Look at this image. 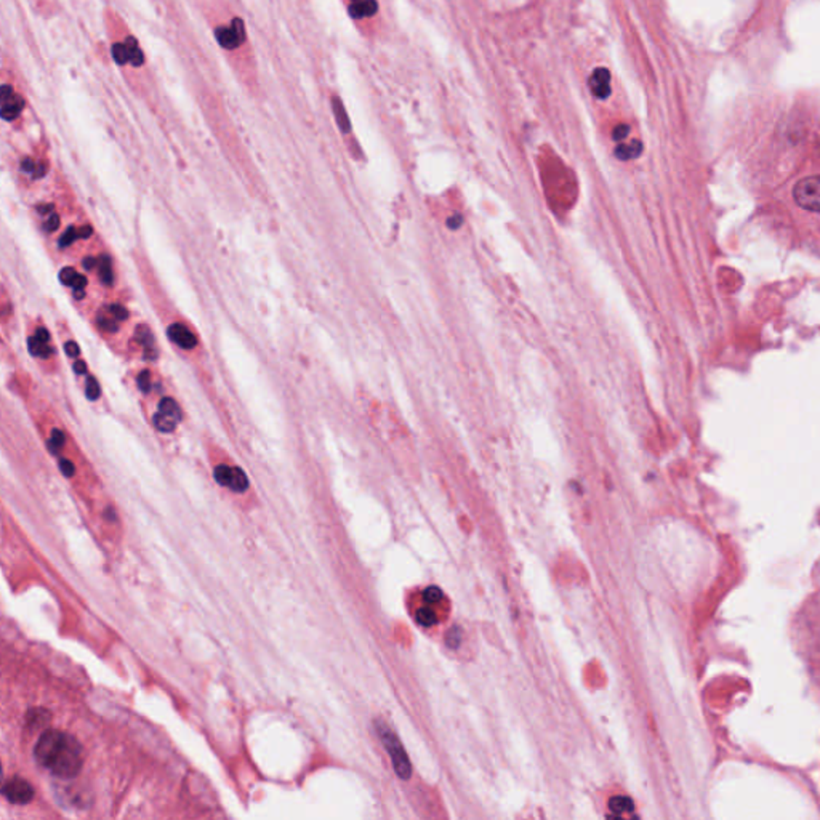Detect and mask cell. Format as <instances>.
<instances>
[{"mask_svg": "<svg viewBox=\"0 0 820 820\" xmlns=\"http://www.w3.org/2000/svg\"><path fill=\"white\" fill-rule=\"evenodd\" d=\"M205 12L212 34L222 49L223 55L226 56L228 63L233 66L237 79L245 85L249 95L258 97L260 81L245 22L233 7L230 8L226 0H212Z\"/></svg>", "mask_w": 820, "mask_h": 820, "instance_id": "1", "label": "cell"}, {"mask_svg": "<svg viewBox=\"0 0 820 820\" xmlns=\"http://www.w3.org/2000/svg\"><path fill=\"white\" fill-rule=\"evenodd\" d=\"M105 22L112 60L127 77H130L135 91H148L149 87L145 79L148 77L147 55L137 35L129 29L120 14L111 8L106 10Z\"/></svg>", "mask_w": 820, "mask_h": 820, "instance_id": "2", "label": "cell"}, {"mask_svg": "<svg viewBox=\"0 0 820 820\" xmlns=\"http://www.w3.org/2000/svg\"><path fill=\"white\" fill-rule=\"evenodd\" d=\"M37 763L60 778L76 777L84 765V751L76 737L63 730H45L35 744Z\"/></svg>", "mask_w": 820, "mask_h": 820, "instance_id": "3", "label": "cell"}, {"mask_svg": "<svg viewBox=\"0 0 820 820\" xmlns=\"http://www.w3.org/2000/svg\"><path fill=\"white\" fill-rule=\"evenodd\" d=\"M0 100H2V119L10 126H16L23 122V118L29 106L28 93L20 81L18 71L8 63L7 55L4 56Z\"/></svg>", "mask_w": 820, "mask_h": 820, "instance_id": "4", "label": "cell"}, {"mask_svg": "<svg viewBox=\"0 0 820 820\" xmlns=\"http://www.w3.org/2000/svg\"><path fill=\"white\" fill-rule=\"evenodd\" d=\"M29 353L34 358L35 362L45 368L47 372H56L58 367V356L53 345V338L43 320L35 319L29 322L28 326Z\"/></svg>", "mask_w": 820, "mask_h": 820, "instance_id": "5", "label": "cell"}, {"mask_svg": "<svg viewBox=\"0 0 820 820\" xmlns=\"http://www.w3.org/2000/svg\"><path fill=\"white\" fill-rule=\"evenodd\" d=\"M60 335L63 338V347L64 351L68 353L71 359H72V367L76 370L77 376L85 380V389H87V396L89 399H98L100 397V389H98L97 380H93L91 372H89V367L85 366L84 359L81 358V349H79V345H77L72 335L70 334L68 327L62 326L60 327Z\"/></svg>", "mask_w": 820, "mask_h": 820, "instance_id": "6", "label": "cell"}, {"mask_svg": "<svg viewBox=\"0 0 820 820\" xmlns=\"http://www.w3.org/2000/svg\"><path fill=\"white\" fill-rule=\"evenodd\" d=\"M376 724L377 732L382 739L385 748L388 750L393 766H395V771H396L399 777L407 780L410 777V774H412V768H410L409 759H407V755L404 751L403 745H401L399 739L395 736V732L389 729L386 724L382 723V721H377Z\"/></svg>", "mask_w": 820, "mask_h": 820, "instance_id": "7", "label": "cell"}, {"mask_svg": "<svg viewBox=\"0 0 820 820\" xmlns=\"http://www.w3.org/2000/svg\"><path fill=\"white\" fill-rule=\"evenodd\" d=\"M793 199L801 209L820 214V175L799 180L793 188Z\"/></svg>", "mask_w": 820, "mask_h": 820, "instance_id": "8", "label": "cell"}, {"mask_svg": "<svg viewBox=\"0 0 820 820\" xmlns=\"http://www.w3.org/2000/svg\"><path fill=\"white\" fill-rule=\"evenodd\" d=\"M214 476L220 486L230 489L231 492L243 494L249 489V478L239 466L218 463L214 470Z\"/></svg>", "mask_w": 820, "mask_h": 820, "instance_id": "9", "label": "cell"}, {"mask_svg": "<svg viewBox=\"0 0 820 820\" xmlns=\"http://www.w3.org/2000/svg\"><path fill=\"white\" fill-rule=\"evenodd\" d=\"M166 330L175 347L185 353H191V351L195 353L199 347V338L195 335V329H191L183 320H172Z\"/></svg>", "mask_w": 820, "mask_h": 820, "instance_id": "10", "label": "cell"}, {"mask_svg": "<svg viewBox=\"0 0 820 820\" xmlns=\"http://www.w3.org/2000/svg\"><path fill=\"white\" fill-rule=\"evenodd\" d=\"M2 795L14 805H28L34 798V787L26 778L10 777L2 786Z\"/></svg>", "mask_w": 820, "mask_h": 820, "instance_id": "11", "label": "cell"}, {"mask_svg": "<svg viewBox=\"0 0 820 820\" xmlns=\"http://www.w3.org/2000/svg\"><path fill=\"white\" fill-rule=\"evenodd\" d=\"M590 89L595 97L601 98V100H605V98L609 97L611 95V74H609V71L605 70V68H599V70L595 71L590 79Z\"/></svg>", "mask_w": 820, "mask_h": 820, "instance_id": "12", "label": "cell"}, {"mask_svg": "<svg viewBox=\"0 0 820 820\" xmlns=\"http://www.w3.org/2000/svg\"><path fill=\"white\" fill-rule=\"evenodd\" d=\"M348 12L355 20L374 16L378 10L376 0H347Z\"/></svg>", "mask_w": 820, "mask_h": 820, "instance_id": "13", "label": "cell"}, {"mask_svg": "<svg viewBox=\"0 0 820 820\" xmlns=\"http://www.w3.org/2000/svg\"><path fill=\"white\" fill-rule=\"evenodd\" d=\"M609 809L612 813L617 814V815H622V814L630 813L633 811V801L626 796H614V798L609 799Z\"/></svg>", "mask_w": 820, "mask_h": 820, "instance_id": "14", "label": "cell"}, {"mask_svg": "<svg viewBox=\"0 0 820 820\" xmlns=\"http://www.w3.org/2000/svg\"><path fill=\"white\" fill-rule=\"evenodd\" d=\"M641 151H643V145L640 141H633L632 145H622V147L617 149V156L622 157V159H632V157H636L640 156Z\"/></svg>", "mask_w": 820, "mask_h": 820, "instance_id": "15", "label": "cell"}, {"mask_svg": "<svg viewBox=\"0 0 820 820\" xmlns=\"http://www.w3.org/2000/svg\"><path fill=\"white\" fill-rule=\"evenodd\" d=\"M33 2L35 4V8L39 10V14L43 16H53L58 12L56 0H33Z\"/></svg>", "mask_w": 820, "mask_h": 820, "instance_id": "16", "label": "cell"}, {"mask_svg": "<svg viewBox=\"0 0 820 820\" xmlns=\"http://www.w3.org/2000/svg\"><path fill=\"white\" fill-rule=\"evenodd\" d=\"M417 622L420 625L433 626L438 622V619L432 609H420L417 611Z\"/></svg>", "mask_w": 820, "mask_h": 820, "instance_id": "17", "label": "cell"}, {"mask_svg": "<svg viewBox=\"0 0 820 820\" xmlns=\"http://www.w3.org/2000/svg\"><path fill=\"white\" fill-rule=\"evenodd\" d=\"M424 598L426 603L436 605L443 598V591L439 590L438 586H430L424 590Z\"/></svg>", "mask_w": 820, "mask_h": 820, "instance_id": "18", "label": "cell"}, {"mask_svg": "<svg viewBox=\"0 0 820 820\" xmlns=\"http://www.w3.org/2000/svg\"><path fill=\"white\" fill-rule=\"evenodd\" d=\"M445 640H447V644H449V646L457 647L460 644V641H462V632H460L457 626H453V630L447 633Z\"/></svg>", "mask_w": 820, "mask_h": 820, "instance_id": "19", "label": "cell"}, {"mask_svg": "<svg viewBox=\"0 0 820 820\" xmlns=\"http://www.w3.org/2000/svg\"><path fill=\"white\" fill-rule=\"evenodd\" d=\"M630 133V127L628 126H620L614 130V138L615 141H624L626 138V135Z\"/></svg>", "mask_w": 820, "mask_h": 820, "instance_id": "20", "label": "cell"}]
</instances>
